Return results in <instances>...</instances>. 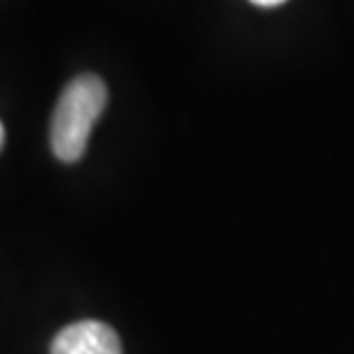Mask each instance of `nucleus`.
Here are the masks:
<instances>
[{"instance_id": "obj_4", "label": "nucleus", "mask_w": 354, "mask_h": 354, "mask_svg": "<svg viewBox=\"0 0 354 354\" xmlns=\"http://www.w3.org/2000/svg\"><path fill=\"white\" fill-rule=\"evenodd\" d=\"M3 145H5V126L0 122V149H3Z\"/></svg>"}, {"instance_id": "obj_2", "label": "nucleus", "mask_w": 354, "mask_h": 354, "mask_svg": "<svg viewBox=\"0 0 354 354\" xmlns=\"http://www.w3.org/2000/svg\"><path fill=\"white\" fill-rule=\"evenodd\" d=\"M50 354H124L119 334L101 320H80L57 331Z\"/></svg>"}, {"instance_id": "obj_3", "label": "nucleus", "mask_w": 354, "mask_h": 354, "mask_svg": "<svg viewBox=\"0 0 354 354\" xmlns=\"http://www.w3.org/2000/svg\"><path fill=\"white\" fill-rule=\"evenodd\" d=\"M252 3L259 7H277V5H283L286 0H252Z\"/></svg>"}, {"instance_id": "obj_1", "label": "nucleus", "mask_w": 354, "mask_h": 354, "mask_svg": "<svg viewBox=\"0 0 354 354\" xmlns=\"http://www.w3.org/2000/svg\"><path fill=\"white\" fill-rule=\"evenodd\" d=\"M105 103L108 87L94 73H82L62 89L50 119V149L57 160L76 162L85 156L89 135Z\"/></svg>"}]
</instances>
